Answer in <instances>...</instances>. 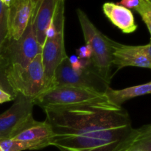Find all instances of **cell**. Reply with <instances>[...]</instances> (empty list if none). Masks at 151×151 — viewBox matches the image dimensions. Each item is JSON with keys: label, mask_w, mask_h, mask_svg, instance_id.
Listing matches in <instances>:
<instances>
[{"label": "cell", "mask_w": 151, "mask_h": 151, "mask_svg": "<svg viewBox=\"0 0 151 151\" xmlns=\"http://www.w3.org/2000/svg\"><path fill=\"white\" fill-rule=\"evenodd\" d=\"M13 139L23 143L27 150H40L52 145L53 132L48 122L35 120Z\"/></svg>", "instance_id": "cell-11"}, {"label": "cell", "mask_w": 151, "mask_h": 151, "mask_svg": "<svg viewBox=\"0 0 151 151\" xmlns=\"http://www.w3.org/2000/svg\"><path fill=\"white\" fill-rule=\"evenodd\" d=\"M112 49V63L116 70L127 67L151 68V44L145 45H126L116 42L109 38Z\"/></svg>", "instance_id": "cell-8"}, {"label": "cell", "mask_w": 151, "mask_h": 151, "mask_svg": "<svg viewBox=\"0 0 151 151\" xmlns=\"http://www.w3.org/2000/svg\"><path fill=\"white\" fill-rule=\"evenodd\" d=\"M109 101L105 93L78 87H53L32 100L34 105L45 108H63Z\"/></svg>", "instance_id": "cell-4"}, {"label": "cell", "mask_w": 151, "mask_h": 151, "mask_svg": "<svg viewBox=\"0 0 151 151\" xmlns=\"http://www.w3.org/2000/svg\"><path fill=\"white\" fill-rule=\"evenodd\" d=\"M42 47L38 44L29 22L26 29L18 40H8L1 54L0 66H16L24 69L38 54Z\"/></svg>", "instance_id": "cell-5"}, {"label": "cell", "mask_w": 151, "mask_h": 151, "mask_svg": "<svg viewBox=\"0 0 151 151\" xmlns=\"http://www.w3.org/2000/svg\"><path fill=\"white\" fill-rule=\"evenodd\" d=\"M76 11L86 44L91 50L89 60L91 67L97 75L110 84L113 58L109 38L94 26L83 10L78 8Z\"/></svg>", "instance_id": "cell-2"}, {"label": "cell", "mask_w": 151, "mask_h": 151, "mask_svg": "<svg viewBox=\"0 0 151 151\" xmlns=\"http://www.w3.org/2000/svg\"><path fill=\"white\" fill-rule=\"evenodd\" d=\"M0 148L2 151H23L27 150L23 143L13 138L0 139Z\"/></svg>", "instance_id": "cell-17"}, {"label": "cell", "mask_w": 151, "mask_h": 151, "mask_svg": "<svg viewBox=\"0 0 151 151\" xmlns=\"http://www.w3.org/2000/svg\"><path fill=\"white\" fill-rule=\"evenodd\" d=\"M140 1L141 0H121L119 4L129 9V10L130 9L135 10L140 4Z\"/></svg>", "instance_id": "cell-20"}, {"label": "cell", "mask_w": 151, "mask_h": 151, "mask_svg": "<svg viewBox=\"0 0 151 151\" xmlns=\"http://www.w3.org/2000/svg\"><path fill=\"white\" fill-rule=\"evenodd\" d=\"M0 86H1V83H0ZM1 87H2V86H1Z\"/></svg>", "instance_id": "cell-22"}, {"label": "cell", "mask_w": 151, "mask_h": 151, "mask_svg": "<svg viewBox=\"0 0 151 151\" xmlns=\"http://www.w3.org/2000/svg\"><path fill=\"white\" fill-rule=\"evenodd\" d=\"M0 151H2V150H1V148H0Z\"/></svg>", "instance_id": "cell-23"}, {"label": "cell", "mask_w": 151, "mask_h": 151, "mask_svg": "<svg viewBox=\"0 0 151 151\" xmlns=\"http://www.w3.org/2000/svg\"><path fill=\"white\" fill-rule=\"evenodd\" d=\"M13 1H14V0H1V2H2L4 5H6L8 7L11 5L12 3L13 2Z\"/></svg>", "instance_id": "cell-21"}, {"label": "cell", "mask_w": 151, "mask_h": 151, "mask_svg": "<svg viewBox=\"0 0 151 151\" xmlns=\"http://www.w3.org/2000/svg\"><path fill=\"white\" fill-rule=\"evenodd\" d=\"M57 0H36L31 22L38 44L43 47L46 33L54 17Z\"/></svg>", "instance_id": "cell-12"}, {"label": "cell", "mask_w": 151, "mask_h": 151, "mask_svg": "<svg viewBox=\"0 0 151 151\" xmlns=\"http://www.w3.org/2000/svg\"><path fill=\"white\" fill-rule=\"evenodd\" d=\"M8 8L0 0V60L4 46L8 41Z\"/></svg>", "instance_id": "cell-15"}, {"label": "cell", "mask_w": 151, "mask_h": 151, "mask_svg": "<svg viewBox=\"0 0 151 151\" xmlns=\"http://www.w3.org/2000/svg\"><path fill=\"white\" fill-rule=\"evenodd\" d=\"M103 11L109 21L123 33H132L137 30L135 18L129 9L116 3L106 2L103 5Z\"/></svg>", "instance_id": "cell-13"}, {"label": "cell", "mask_w": 151, "mask_h": 151, "mask_svg": "<svg viewBox=\"0 0 151 151\" xmlns=\"http://www.w3.org/2000/svg\"><path fill=\"white\" fill-rule=\"evenodd\" d=\"M67 56L65 50L64 30L59 31L52 38L46 39L42 47L41 58L47 80V91L52 88L56 69Z\"/></svg>", "instance_id": "cell-9"}, {"label": "cell", "mask_w": 151, "mask_h": 151, "mask_svg": "<svg viewBox=\"0 0 151 151\" xmlns=\"http://www.w3.org/2000/svg\"><path fill=\"white\" fill-rule=\"evenodd\" d=\"M63 86L105 93L110 84L97 75L91 65L82 70H74L69 64L67 56L56 69L52 83V88Z\"/></svg>", "instance_id": "cell-6"}, {"label": "cell", "mask_w": 151, "mask_h": 151, "mask_svg": "<svg viewBox=\"0 0 151 151\" xmlns=\"http://www.w3.org/2000/svg\"><path fill=\"white\" fill-rule=\"evenodd\" d=\"M43 109L60 151H151V125L134 128L128 112L109 101Z\"/></svg>", "instance_id": "cell-1"}, {"label": "cell", "mask_w": 151, "mask_h": 151, "mask_svg": "<svg viewBox=\"0 0 151 151\" xmlns=\"http://www.w3.org/2000/svg\"><path fill=\"white\" fill-rule=\"evenodd\" d=\"M140 15L149 33H151V0H141L140 4L135 9Z\"/></svg>", "instance_id": "cell-16"}, {"label": "cell", "mask_w": 151, "mask_h": 151, "mask_svg": "<svg viewBox=\"0 0 151 151\" xmlns=\"http://www.w3.org/2000/svg\"><path fill=\"white\" fill-rule=\"evenodd\" d=\"M13 100L11 107L0 114V139L13 138L35 120L30 98L17 94Z\"/></svg>", "instance_id": "cell-7"}, {"label": "cell", "mask_w": 151, "mask_h": 151, "mask_svg": "<svg viewBox=\"0 0 151 151\" xmlns=\"http://www.w3.org/2000/svg\"><path fill=\"white\" fill-rule=\"evenodd\" d=\"M13 100H14V96L6 91L3 87L0 86V104L6 102L12 101Z\"/></svg>", "instance_id": "cell-19"}, {"label": "cell", "mask_w": 151, "mask_h": 151, "mask_svg": "<svg viewBox=\"0 0 151 151\" xmlns=\"http://www.w3.org/2000/svg\"><path fill=\"white\" fill-rule=\"evenodd\" d=\"M36 0H14L8 8V40H18L29 24Z\"/></svg>", "instance_id": "cell-10"}, {"label": "cell", "mask_w": 151, "mask_h": 151, "mask_svg": "<svg viewBox=\"0 0 151 151\" xmlns=\"http://www.w3.org/2000/svg\"><path fill=\"white\" fill-rule=\"evenodd\" d=\"M76 53L77 56L79 57L80 58L83 59V60H90L91 55V50H90L88 46H87L86 44L78 48L76 50Z\"/></svg>", "instance_id": "cell-18"}, {"label": "cell", "mask_w": 151, "mask_h": 151, "mask_svg": "<svg viewBox=\"0 0 151 151\" xmlns=\"http://www.w3.org/2000/svg\"><path fill=\"white\" fill-rule=\"evenodd\" d=\"M4 81L14 96L21 94L34 100L47 91L41 54H38L24 69L16 66L3 67Z\"/></svg>", "instance_id": "cell-3"}, {"label": "cell", "mask_w": 151, "mask_h": 151, "mask_svg": "<svg viewBox=\"0 0 151 151\" xmlns=\"http://www.w3.org/2000/svg\"><path fill=\"white\" fill-rule=\"evenodd\" d=\"M150 93L151 82H147L141 85L130 86L119 90L113 89L109 86L105 92V94L108 100L112 104L122 106V104H123L127 100L140 96L149 94Z\"/></svg>", "instance_id": "cell-14"}]
</instances>
